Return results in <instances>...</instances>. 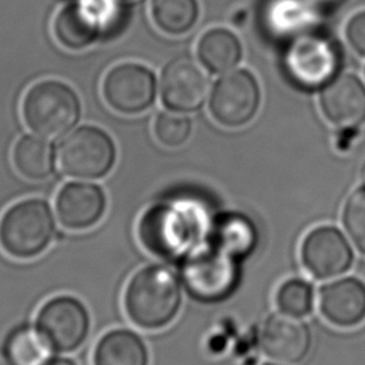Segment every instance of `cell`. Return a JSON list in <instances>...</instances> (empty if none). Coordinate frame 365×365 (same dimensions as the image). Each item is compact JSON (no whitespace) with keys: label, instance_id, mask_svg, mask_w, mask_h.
I'll use <instances>...</instances> for the list:
<instances>
[{"label":"cell","instance_id":"6da1fadb","mask_svg":"<svg viewBox=\"0 0 365 365\" xmlns=\"http://www.w3.org/2000/svg\"><path fill=\"white\" fill-rule=\"evenodd\" d=\"M207 231L205 207L188 198L158 202L140 221V240L144 247L160 257L173 259L192 254Z\"/></svg>","mask_w":365,"mask_h":365},{"label":"cell","instance_id":"7a4b0ae2","mask_svg":"<svg viewBox=\"0 0 365 365\" xmlns=\"http://www.w3.org/2000/svg\"><path fill=\"white\" fill-rule=\"evenodd\" d=\"M124 305L135 325L145 329L163 328L175 318L181 307L180 281L167 267H145L128 281Z\"/></svg>","mask_w":365,"mask_h":365},{"label":"cell","instance_id":"3957f363","mask_svg":"<svg viewBox=\"0 0 365 365\" xmlns=\"http://www.w3.org/2000/svg\"><path fill=\"white\" fill-rule=\"evenodd\" d=\"M54 237L48 204L38 198L19 201L0 218V248L17 259H29L47 250Z\"/></svg>","mask_w":365,"mask_h":365},{"label":"cell","instance_id":"277c9868","mask_svg":"<svg viewBox=\"0 0 365 365\" xmlns=\"http://www.w3.org/2000/svg\"><path fill=\"white\" fill-rule=\"evenodd\" d=\"M80 103L67 84L57 80L38 81L23 100V117L30 130L41 137H58L78 120Z\"/></svg>","mask_w":365,"mask_h":365},{"label":"cell","instance_id":"5b68a950","mask_svg":"<svg viewBox=\"0 0 365 365\" xmlns=\"http://www.w3.org/2000/svg\"><path fill=\"white\" fill-rule=\"evenodd\" d=\"M58 168L70 177L94 180L104 177L115 160L110 135L93 125H83L67 134L57 145Z\"/></svg>","mask_w":365,"mask_h":365},{"label":"cell","instance_id":"8992f818","mask_svg":"<svg viewBox=\"0 0 365 365\" xmlns=\"http://www.w3.org/2000/svg\"><path fill=\"white\" fill-rule=\"evenodd\" d=\"M339 63L336 44L311 31L294 37L284 56V67L289 80L307 90L328 84L336 74Z\"/></svg>","mask_w":365,"mask_h":365},{"label":"cell","instance_id":"52a82bcc","mask_svg":"<svg viewBox=\"0 0 365 365\" xmlns=\"http://www.w3.org/2000/svg\"><path fill=\"white\" fill-rule=\"evenodd\" d=\"M181 272L187 291L204 302L227 298L237 287L240 277L237 258L214 245L190 254Z\"/></svg>","mask_w":365,"mask_h":365},{"label":"cell","instance_id":"ba28073f","mask_svg":"<svg viewBox=\"0 0 365 365\" xmlns=\"http://www.w3.org/2000/svg\"><path fill=\"white\" fill-rule=\"evenodd\" d=\"M259 90L255 78L245 70L225 73L210 94L211 115L225 127H240L257 113Z\"/></svg>","mask_w":365,"mask_h":365},{"label":"cell","instance_id":"9c48e42d","mask_svg":"<svg viewBox=\"0 0 365 365\" xmlns=\"http://www.w3.org/2000/svg\"><path fill=\"white\" fill-rule=\"evenodd\" d=\"M90 319L84 305L67 295L48 299L37 314V328L54 351L78 348L88 334Z\"/></svg>","mask_w":365,"mask_h":365},{"label":"cell","instance_id":"30bf717a","mask_svg":"<svg viewBox=\"0 0 365 365\" xmlns=\"http://www.w3.org/2000/svg\"><path fill=\"white\" fill-rule=\"evenodd\" d=\"M103 94L114 110L124 114H135L153 104L155 80L153 73L141 64H118L107 73L103 83Z\"/></svg>","mask_w":365,"mask_h":365},{"label":"cell","instance_id":"8fae6325","mask_svg":"<svg viewBox=\"0 0 365 365\" xmlns=\"http://www.w3.org/2000/svg\"><path fill=\"white\" fill-rule=\"evenodd\" d=\"M304 267L319 279L344 274L352 264L354 254L342 232L331 225L317 227L301 245Z\"/></svg>","mask_w":365,"mask_h":365},{"label":"cell","instance_id":"7c38bea8","mask_svg":"<svg viewBox=\"0 0 365 365\" xmlns=\"http://www.w3.org/2000/svg\"><path fill=\"white\" fill-rule=\"evenodd\" d=\"M210 78L204 68L190 57L173 60L161 74L164 104L178 113L198 108L207 97Z\"/></svg>","mask_w":365,"mask_h":365},{"label":"cell","instance_id":"4fadbf2b","mask_svg":"<svg viewBox=\"0 0 365 365\" xmlns=\"http://www.w3.org/2000/svg\"><path fill=\"white\" fill-rule=\"evenodd\" d=\"M261 346L268 356L279 362H299L309 351L311 334L299 317L275 312L262 325Z\"/></svg>","mask_w":365,"mask_h":365},{"label":"cell","instance_id":"5bb4252c","mask_svg":"<svg viewBox=\"0 0 365 365\" xmlns=\"http://www.w3.org/2000/svg\"><path fill=\"white\" fill-rule=\"evenodd\" d=\"M98 0H78L64 7L54 20V34L67 48L81 50L107 31V17Z\"/></svg>","mask_w":365,"mask_h":365},{"label":"cell","instance_id":"9a60e30c","mask_svg":"<svg viewBox=\"0 0 365 365\" xmlns=\"http://www.w3.org/2000/svg\"><path fill=\"white\" fill-rule=\"evenodd\" d=\"M106 211L103 190L90 182H68L56 197V212L60 224L80 231L96 225Z\"/></svg>","mask_w":365,"mask_h":365},{"label":"cell","instance_id":"2e32d148","mask_svg":"<svg viewBox=\"0 0 365 365\" xmlns=\"http://www.w3.org/2000/svg\"><path fill=\"white\" fill-rule=\"evenodd\" d=\"M324 115L342 128H356L365 121V87L352 74L332 78L319 97Z\"/></svg>","mask_w":365,"mask_h":365},{"label":"cell","instance_id":"e0dca14e","mask_svg":"<svg viewBox=\"0 0 365 365\" xmlns=\"http://www.w3.org/2000/svg\"><path fill=\"white\" fill-rule=\"evenodd\" d=\"M322 315L338 327H354L365 319V284L356 278H341L319 291Z\"/></svg>","mask_w":365,"mask_h":365},{"label":"cell","instance_id":"ac0fdd59","mask_svg":"<svg viewBox=\"0 0 365 365\" xmlns=\"http://www.w3.org/2000/svg\"><path fill=\"white\" fill-rule=\"evenodd\" d=\"M94 365H147L148 354L143 339L131 331L107 332L94 349Z\"/></svg>","mask_w":365,"mask_h":365},{"label":"cell","instance_id":"d6986e66","mask_svg":"<svg viewBox=\"0 0 365 365\" xmlns=\"http://www.w3.org/2000/svg\"><path fill=\"white\" fill-rule=\"evenodd\" d=\"M315 21L314 3L311 0H272L267 11V24L271 33L292 38L308 33Z\"/></svg>","mask_w":365,"mask_h":365},{"label":"cell","instance_id":"ffe728a7","mask_svg":"<svg viewBox=\"0 0 365 365\" xmlns=\"http://www.w3.org/2000/svg\"><path fill=\"white\" fill-rule=\"evenodd\" d=\"M214 247L232 255L242 258L248 255L257 244V230L250 218L242 214L231 212L220 217L212 227Z\"/></svg>","mask_w":365,"mask_h":365},{"label":"cell","instance_id":"44dd1931","mask_svg":"<svg viewBox=\"0 0 365 365\" xmlns=\"http://www.w3.org/2000/svg\"><path fill=\"white\" fill-rule=\"evenodd\" d=\"M197 54L200 61L214 73L231 70L241 58V44L227 29H212L202 34Z\"/></svg>","mask_w":365,"mask_h":365},{"label":"cell","instance_id":"7402d4cb","mask_svg":"<svg viewBox=\"0 0 365 365\" xmlns=\"http://www.w3.org/2000/svg\"><path fill=\"white\" fill-rule=\"evenodd\" d=\"M13 164L26 178H47L54 170L53 147L41 137L23 135L13 148Z\"/></svg>","mask_w":365,"mask_h":365},{"label":"cell","instance_id":"603a6c76","mask_svg":"<svg viewBox=\"0 0 365 365\" xmlns=\"http://www.w3.org/2000/svg\"><path fill=\"white\" fill-rule=\"evenodd\" d=\"M53 351L38 328L20 327L9 335L4 352L11 365H46Z\"/></svg>","mask_w":365,"mask_h":365},{"label":"cell","instance_id":"cb8c5ba5","mask_svg":"<svg viewBox=\"0 0 365 365\" xmlns=\"http://www.w3.org/2000/svg\"><path fill=\"white\" fill-rule=\"evenodd\" d=\"M151 14L163 31L182 34L194 26L198 17V4L195 0H153Z\"/></svg>","mask_w":365,"mask_h":365},{"label":"cell","instance_id":"d4e9b609","mask_svg":"<svg viewBox=\"0 0 365 365\" xmlns=\"http://www.w3.org/2000/svg\"><path fill=\"white\" fill-rule=\"evenodd\" d=\"M277 305L282 312L294 317H305L312 311L314 289L304 279L285 281L277 291Z\"/></svg>","mask_w":365,"mask_h":365},{"label":"cell","instance_id":"484cf974","mask_svg":"<svg viewBox=\"0 0 365 365\" xmlns=\"http://www.w3.org/2000/svg\"><path fill=\"white\" fill-rule=\"evenodd\" d=\"M157 140L167 147L184 144L191 134V120L178 113H161L154 123Z\"/></svg>","mask_w":365,"mask_h":365},{"label":"cell","instance_id":"4316f807","mask_svg":"<svg viewBox=\"0 0 365 365\" xmlns=\"http://www.w3.org/2000/svg\"><path fill=\"white\" fill-rule=\"evenodd\" d=\"M344 225L356 248L365 254V187L355 190L344 208Z\"/></svg>","mask_w":365,"mask_h":365},{"label":"cell","instance_id":"83f0119b","mask_svg":"<svg viewBox=\"0 0 365 365\" xmlns=\"http://www.w3.org/2000/svg\"><path fill=\"white\" fill-rule=\"evenodd\" d=\"M345 36L349 46L365 57V11L356 13L346 24Z\"/></svg>","mask_w":365,"mask_h":365},{"label":"cell","instance_id":"f1b7e54d","mask_svg":"<svg viewBox=\"0 0 365 365\" xmlns=\"http://www.w3.org/2000/svg\"><path fill=\"white\" fill-rule=\"evenodd\" d=\"M46 365H76L73 361L66 359V358H58V359H50Z\"/></svg>","mask_w":365,"mask_h":365},{"label":"cell","instance_id":"f546056e","mask_svg":"<svg viewBox=\"0 0 365 365\" xmlns=\"http://www.w3.org/2000/svg\"><path fill=\"white\" fill-rule=\"evenodd\" d=\"M314 4H319V6H332L335 4L338 0H311Z\"/></svg>","mask_w":365,"mask_h":365},{"label":"cell","instance_id":"4dcf8cb0","mask_svg":"<svg viewBox=\"0 0 365 365\" xmlns=\"http://www.w3.org/2000/svg\"><path fill=\"white\" fill-rule=\"evenodd\" d=\"M0 365H11L7 354L3 351H0Z\"/></svg>","mask_w":365,"mask_h":365},{"label":"cell","instance_id":"1f68e13d","mask_svg":"<svg viewBox=\"0 0 365 365\" xmlns=\"http://www.w3.org/2000/svg\"><path fill=\"white\" fill-rule=\"evenodd\" d=\"M123 4H133V3H137L140 0H120Z\"/></svg>","mask_w":365,"mask_h":365},{"label":"cell","instance_id":"d6a6232c","mask_svg":"<svg viewBox=\"0 0 365 365\" xmlns=\"http://www.w3.org/2000/svg\"><path fill=\"white\" fill-rule=\"evenodd\" d=\"M362 178H364V181H365V164H364V167H362Z\"/></svg>","mask_w":365,"mask_h":365},{"label":"cell","instance_id":"836d02e7","mask_svg":"<svg viewBox=\"0 0 365 365\" xmlns=\"http://www.w3.org/2000/svg\"><path fill=\"white\" fill-rule=\"evenodd\" d=\"M265 365H278V364H265Z\"/></svg>","mask_w":365,"mask_h":365}]
</instances>
